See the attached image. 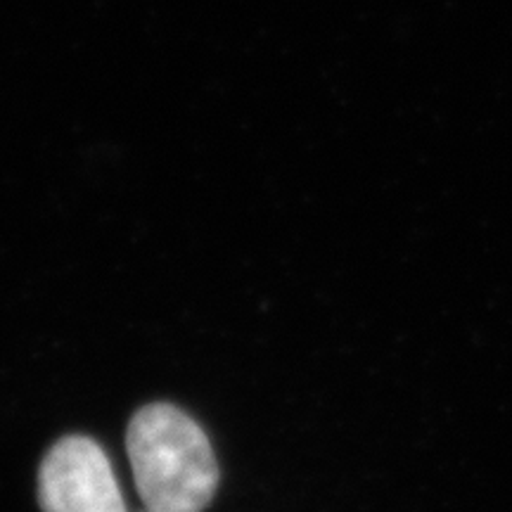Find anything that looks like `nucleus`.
I'll list each match as a JSON object with an SVG mask.
<instances>
[{
	"label": "nucleus",
	"mask_w": 512,
	"mask_h": 512,
	"mask_svg": "<svg viewBox=\"0 0 512 512\" xmlns=\"http://www.w3.org/2000/svg\"><path fill=\"white\" fill-rule=\"evenodd\" d=\"M43 512H126L105 451L88 437H64L38 470Z\"/></svg>",
	"instance_id": "f03ea898"
},
{
	"label": "nucleus",
	"mask_w": 512,
	"mask_h": 512,
	"mask_svg": "<svg viewBox=\"0 0 512 512\" xmlns=\"http://www.w3.org/2000/svg\"><path fill=\"white\" fill-rule=\"evenodd\" d=\"M126 451L140 498L150 512H202L219 486V463L207 434L188 413L152 403L133 415Z\"/></svg>",
	"instance_id": "f257e3e1"
}]
</instances>
